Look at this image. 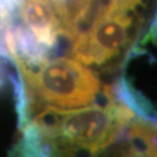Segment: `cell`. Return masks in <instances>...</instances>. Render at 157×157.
Wrapping results in <instances>:
<instances>
[{
  "mask_svg": "<svg viewBox=\"0 0 157 157\" xmlns=\"http://www.w3.org/2000/svg\"><path fill=\"white\" fill-rule=\"evenodd\" d=\"M105 95V105L69 109L47 106L30 121L52 141L57 157H99L136 118L113 98L108 87Z\"/></svg>",
  "mask_w": 157,
  "mask_h": 157,
  "instance_id": "6da1fadb",
  "label": "cell"
},
{
  "mask_svg": "<svg viewBox=\"0 0 157 157\" xmlns=\"http://www.w3.org/2000/svg\"><path fill=\"white\" fill-rule=\"evenodd\" d=\"M17 67L25 83L29 112L43 104L59 108L87 106L100 92L98 76L73 58L48 59L34 69Z\"/></svg>",
  "mask_w": 157,
  "mask_h": 157,
  "instance_id": "7a4b0ae2",
  "label": "cell"
},
{
  "mask_svg": "<svg viewBox=\"0 0 157 157\" xmlns=\"http://www.w3.org/2000/svg\"><path fill=\"white\" fill-rule=\"evenodd\" d=\"M137 12L104 5L86 34L71 43L76 61L86 65H102L118 56L132 40Z\"/></svg>",
  "mask_w": 157,
  "mask_h": 157,
  "instance_id": "3957f363",
  "label": "cell"
},
{
  "mask_svg": "<svg viewBox=\"0 0 157 157\" xmlns=\"http://www.w3.org/2000/svg\"><path fill=\"white\" fill-rule=\"evenodd\" d=\"M21 130L22 135L12 148L10 157H57L52 141L33 121Z\"/></svg>",
  "mask_w": 157,
  "mask_h": 157,
  "instance_id": "277c9868",
  "label": "cell"
},
{
  "mask_svg": "<svg viewBox=\"0 0 157 157\" xmlns=\"http://www.w3.org/2000/svg\"><path fill=\"white\" fill-rule=\"evenodd\" d=\"M118 149L114 150L108 157H144L135 150L134 148L129 144H117Z\"/></svg>",
  "mask_w": 157,
  "mask_h": 157,
  "instance_id": "5b68a950",
  "label": "cell"
}]
</instances>
